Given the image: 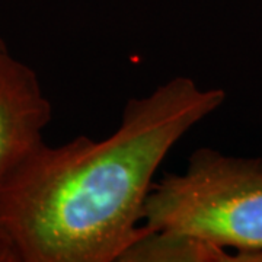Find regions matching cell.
<instances>
[{"mask_svg": "<svg viewBox=\"0 0 262 262\" xmlns=\"http://www.w3.org/2000/svg\"><path fill=\"white\" fill-rule=\"evenodd\" d=\"M0 262H22L20 253L8 229L0 223Z\"/></svg>", "mask_w": 262, "mask_h": 262, "instance_id": "obj_5", "label": "cell"}, {"mask_svg": "<svg viewBox=\"0 0 262 262\" xmlns=\"http://www.w3.org/2000/svg\"><path fill=\"white\" fill-rule=\"evenodd\" d=\"M141 225L200 237L233 262H262V160L194 150L184 172L153 182Z\"/></svg>", "mask_w": 262, "mask_h": 262, "instance_id": "obj_2", "label": "cell"}, {"mask_svg": "<svg viewBox=\"0 0 262 262\" xmlns=\"http://www.w3.org/2000/svg\"><path fill=\"white\" fill-rule=\"evenodd\" d=\"M225 99L223 89L177 76L125 103L108 137L42 143L0 192V223L22 262H120L146 230L143 207L162 162Z\"/></svg>", "mask_w": 262, "mask_h": 262, "instance_id": "obj_1", "label": "cell"}, {"mask_svg": "<svg viewBox=\"0 0 262 262\" xmlns=\"http://www.w3.org/2000/svg\"><path fill=\"white\" fill-rule=\"evenodd\" d=\"M51 102L37 73L0 38V192L15 170L44 143Z\"/></svg>", "mask_w": 262, "mask_h": 262, "instance_id": "obj_3", "label": "cell"}, {"mask_svg": "<svg viewBox=\"0 0 262 262\" xmlns=\"http://www.w3.org/2000/svg\"><path fill=\"white\" fill-rule=\"evenodd\" d=\"M120 262H233V256L191 234L146 229L122 253Z\"/></svg>", "mask_w": 262, "mask_h": 262, "instance_id": "obj_4", "label": "cell"}]
</instances>
